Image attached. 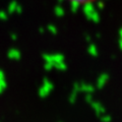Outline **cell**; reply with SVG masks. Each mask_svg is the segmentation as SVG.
I'll use <instances>...</instances> for the list:
<instances>
[{
    "mask_svg": "<svg viewBox=\"0 0 122 122\" xmlns=\"http://www.w3.org/2000/svg\"><path fill=\"white\" fill-rule=\"evenodd\" d=\"M72 2H76V3H86L90 1H93V0H70Z\"/></svg>",
    "mask_w": 122,
    "mask_h": 122,
    "instance_id": "obj_1",
    "label": "cell"
}]
</instances>
